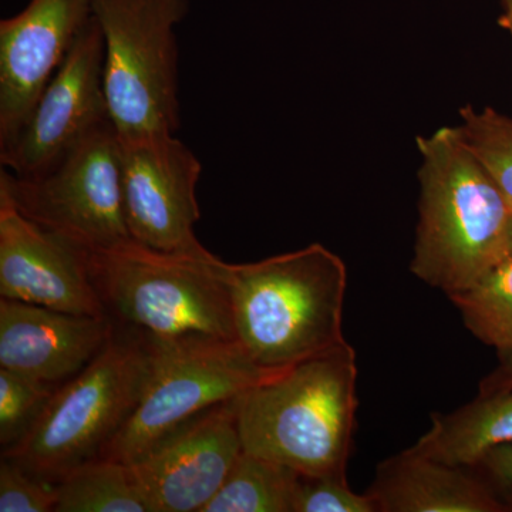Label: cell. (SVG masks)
Masks as SVG:
<instances>
[{
    "mask_svg": "<svg viewBox=\"0 0 512 512\" xmlns=\"http://www.w3.org/2000/svg\"><path fill=\"white\" fill-rule=\"evenodd\" d=\"M154 357V336L114 322L99 355L56 390L32 429L2 457L52 484L99 457L140 402Z\"/></svg>",
    "mask_w": 512,
    "mask_h": 512,
    "instance_id": "obj_5",
    "label": "cell"
},
{
    "mask_svg": "<svg viewBox=\"0 0 512 512\" xmlns=\"http://www.w3.org/2000/svg\"><path fill=\"white\" fill-rule=\"evenodd\" d=\"M237 399L198 414L128 463L150 512H201L218 493L244 451Z\"/></svg>",
    "mask_w": 512,
    "mask_h": 512,
    "instance_id": "obj_11",
    "label": "cell"
},
{
    "mask_svg": "<svg viewBox=\"0 0 512 512\" xmlns=\"http://www.w3.org/2000/svg\"><path fill=\"white\" fill-rule=\"evenodd\" d=\"M416 144L419 221L410 271L450 296L508 258L512 207L457 127L419 136Z\"/></svg>",
    "mask_w": 512,
    "mask_h": 512,
    "instance_id": "obj_1",
    "label": "cell"
},
{
    "mask_svg": "<svg viewBox=\"0 0 512 512\" xmlns=\"http://www.w3.org/2000/svg\"><path fill=\"white\" fill-rule=\"evenodd\" d=\"M56 484L30 473L8 457L0 463V512H55Z\"/></svg>",
    "mask_w": 512,
    "mask_h": 512,
    "instance_id": "obj_22",
    "label": "cell"
},
{
    "mask_svg": "<svg viewBox=\"0 0 512 512\" xmlns=\"http://www.w3.org/2000/svg\"><path fill=\"white\" fill-rule=\"evenodd\" d=\"M461 140L483 164L512 207V116L493 107L460 109Z\"/></svg>",
    "mask_w": 512,
    "mask_h": 512,
    "instance_id": "obj_20",
    "label": "cell"
},
{
    "mask_svg": "<svg viewBox=\"0 0 512 512\" xmlns=\"http://www.w3.org/2000/svg\"><path fill=\"white\" fill-rule=\"evenodd\" d=\"M501 3H503V15L500 18V25L507 30L512 39V0H501Z\"/></svg>",
    "mask_w": 512,
    "mask_h": 512,
    "instance_id": "obj_26",
    "label": "cell"
},
{
    "mask_svg": "<svg viewBox=\"0 0 512 512\" xmlns=\"http://www.w3.org/2000/svg\"><path fill=\"white\" fill-rule=\"evenodd\" d=\"M498 389H512V363H503L498 372L485 380L481 392Z\"/></svg>",
    "mask_w": 512,
    "mask_h": 512,
    "instance_id": "obj_25",
    "label": "cell"
},
{
    "mask_svg": "<svg viewBox=\"0 0 512 512\" xmlns=\"http://www.w3.org/2000/svg\"><path fill=\"white\" fill-rule=\"evenodd\" d=\"M104 312L156 338L235 339L231 269L207 249L167 252L134 239L86 251Z\"/></svg>",
    "mask_w": 512,
    "mask_h": 512,
    "instance_id": "obj_4",
    "label": "cell"
},
{
    "mask_svg": "<svg viewBox=\"0 0 512 512\" xmlns=\"http://www.w3.org/2000/svg\"><path fill=\"white\" fill-rule=\"evenodd\" d=\"M0 192L29 220L86 251L133 239L124 215L121 141L113 121L37 177L19 178L2 170Z\"/></svg>",
    "mask_w": 512,
    "mask_h": 512,
    "instance_id": "obj_8",
    "label": "cell"
},
{
    "mask_svg": "<svg viewBox=\"0 0 512 512\" xmlns=\"http://www.w3.org/2000/svg\"><path fill=\"white\" fill-rule=\"evenodd\" d=\"M92 19L93 0H30L0 22V147L16 136Z\"/></svg>",
    "mask_w": 512,
    "mask_h": 512,
    "instance_id": "obj_12",
    "label": "cell"
},
{
    "mask_svg": "<svg viewBox=\"0 0 512 512\" xmlns=\"http://www.w3.org/2000/svg\"><path fill=\"white\" fill-rule=\"evenodd\" d=\"M154 340L156 357L143 396L99 457L131 463L198 414L237 399L278 373L256 365L235 339Z\"/></svg>",
    "mask_w": 512,
    "mask_h": 512,
    "instance_id": "obj_7",
    "label": "cell"
},
{
    "mask_svg": "<svg viewBox=\"0 0 512 512\" xmlns=\"http://www.w3.org/2000/svg\"><path fill=\"white\" fill-rule=\"evenodd\" d=\"M114 329L109 316L77 315L0 299V367L63 384L99 355Z\"/></svg>",
    "mask_w": 512,
    "mask_h": 512,
    "instance_id": "obj_14",
    "label": "cell"
},
{
    "mask_svg": "<svg viewBox=\"0 0 512 512\" xmlns=\"http://www.w3.org/2000/svg\"><path fill=\"white\" fill-rule=\"evenodd\" d=\"M301 477L284 464L244 450L201 512H293Z\"/></svg>",
    "mask_w": 512,
    "mask_h": 512,
    "instance_id": "obj_17",
    "label": "cell"
},
{
    "mask_svg": "<svg viewBox=\"0 0 512 512\" xmlns=\"http://www.w3.org/2000/svg\"><path fill=\"white\" fill-rule=\"evenodd\" d=\"M0 295L77 315L107 316L84 249L40 227L0 192Z\"/></svg>",
    "mask_w": 512,
    "mask_h": 512,
    "instance_id": "obj_13",
    "label": "cell"
},
{
    "mask_svg": "<svg viewBox=\"0 0 512 512\" xmlns=\"http://www.w3.org/2000/svg\"><path fill=\"white\" fill-rule=\"evenodd\" d=\"M508 256H512V211L510 218V227H508Z\"/></svg>",
    "mask_w": 512,
    "mask_h": 512,
    "instance_id": "obj_27",
    "label": "cell"
},
{
    "mask_svg": "<svg viewBox=\"0 0 512 512\" xmlns=\"http://www.w3.org/2000/svg\"><path fill=\"white\" fill-rule=\"evenodd\" d=\"M512 443V389L481 392L450 414H434L430 430L412 447L423 456L474 468L491 450Z\"/></svg>",
    "mask_w": 512,
    "mask_h": 512,
    "instance_id": "obj_16",
    "label": "cell"
},
{
    "mask_svg": "<svg viewBox=\"0 0 512 512\" xmlns=\"http://www.w3.org/2000/svg\"><path fill=\"white\" fill-rule=\"evenodd\" d=\"M62 384L42 382L0 367V444L15 446L32 429Z\"/></svg>",
    "mask_w": 512,
    "mask_h": 512,
    "instance_id": "obj_21",
    "label": "cell"
},
{
    "mask_svg": "<svg viewBox=\"0 0 512 512\" xmlns=\"http://www.w3.org/2000/svg\"><path fill=\"white\" fill-rule=\"evenodd\" d=\"M55 512H150L130 467L97 457L74 467L56 484Z\"/></svg>",
    "mask_w": 512,
    "mask_h": 512,
    "instance_id": "obj_18",
    "label": "cell"
},
{
    "mask_svg": "<svg viewBox=\"0 0 512 512\" xmlns=\"http://www.w3.org/2000/svg\"><path fill=\"white\" fill-rule=\"evenodd\" d=\"M349 342L269 376L237 399L244 450L306 477H346L357 409Z\"/></svg>",
    "mask_w": 512,
    "mask_h": 512,
    "instance_id": "obj_2",
    "label": "cell"
},
{
    "mask_svg": "<svg viewBox=\"0 0 512 512\" xmlns=\"http://www.w3.org/2000/svg\"><path fill=\"white\" fill-rule=\"evenodd\" d=\"M109 121L113 120L104 90L103 33L93 15L28 119L0 147V163L15 177H37Z\"/></svg>",
    "mask_w": 512,
    "mask_h": 512,
    "instance_id": "obj_9",
    "label": "cell"
},
{
    "mask_svg": "<svg viewBox=\"0 0 512 512\" xmlns=\"http://www.w3.org/2000/svg\"><path fill=\"white\" fill-rule=\"evenodd\" d=\"M470 468L450 466L412 447L377 467L367 494L377 512H501L508 510Z\"/></svg>",
    "mask_w": 512,
    "mask_h": 512,
    "instance_id": "obj_15",
    "label": "cell"
},
{
    "mask_svg": "<svg viewBox=\"0 0 512 512\" xmlns=\"http://www.w3.org/2000/svg\"><path fill=\"white\" fill-rule=\"evenodd\" d=\"M293 512H377L369 494H357L348 478L302 476Z\"/></svg>",
    "mask_w": 512,
    "mask_h": 512,
    "instance_id": "obj_23",
    "label": "cell"
},
{
    "mask_svg": "<svg viewBox=\"0 0 512 512\" xmlns=\"http://www.w3.org/2000/svg\"><path fill=\"white\" fill-rule=\"evenodd\" d=\"M120 141L124 215L131 238L160 251L204 249L194 235L201 218L200 160L174 134Z\"/></svg>",
    "mask_w": 512,
    "mask_h": 512,
    "instance_id": "obj_10",
    "label": "cell"
},
{
    "mask_svg": "<svg viewBox=\"0 0 512 512\" xmlns=\"http://www.w3.org/2000/svg\"><path fill=\"white\" fill-rule=\"evenodd\" d=\"M466 328L484 345L512 363V256L505 258L466 291L448 296Z\"/></svg>",
    "mask_w": 512,
    "mask_h": 512,
    "instance_id": "obj_19",
    "label": "cell"
},
{
    "mask_svg": "<svg viewBox=\"0 0 512 512\" xmlns=\"http://www.w3.org/2000/svg\"><path fill=\"white\" fill-rule=\"evenodd\" d=\"M498 487H512V443L491 450L478 464Z\"/></svg>",
    "mask_w": 512,
    "mask_h": 512,
    "instance_id": "obj_24",
    "label": "cell"
},
{
    "mask_svg": "<svg viewBox=\"0 0 512 512\" xmlns=\"http://www.w3.org/2000/svg\"><path fill=\"white\" fill-rule=\"evenodd\" d=\"M229 269L235 338L262 369L282 372L348 342V268L325 245Z\"/></svg>",
    "mask_w": 512,
    "mask_h": 512,
    "instance_id": "obj_3",
    "label": "cell"
},
{
    "mask_svg": "<svg viewBox=\"0 0 512 512\" xmlns=\"http://www.w3.org/2000/svg\"><path fill=\"white\" fill-rule=\"evenodd\" d=\"M188 0H93L104 40V90L119 136L180 127L175 26Z\"/></svg>",
    "mask_w": 512,
    "mask_h": 512,
    "instance_id": "obj_6",
    "label": "cell"
}]
</instances>
